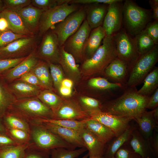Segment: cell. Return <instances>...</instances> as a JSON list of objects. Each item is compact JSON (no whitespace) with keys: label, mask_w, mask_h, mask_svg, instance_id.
Listing matches in <instances>:
<instances>
[{"label":"cell","mask_w":158,"mask_h":158,"mask_svg":"<svg viewBox=\"0 0 158 158\" xmlns=\"http://www.w3.org/2000/svg\"><path fill=\"white\" fill-rule=\"evenodd\" d=\"M85 120L78 121L67 119H42L36 121L34 123H47L78 131L85 128Z\"/></svg>","instance_id":"8d00e7d4"},{"label":"cell","mask_w":158,"mask_h":158,"mask_svg":"<svg viewBox=\"0 0 158 158\" xmlns=\"http://www.w3.org/2000/svg\"><path fill=\"white\" fill-rule=\"evenodd\" d=\"M117 57L113 36H106L102 44L90 58L84 60L80 67L82 76L90 77L102 74L107 66Z\"/></svg>","instance_id":"7a4b0ae2"},{"label":"cell","mask_w":158,"mask_h":158,"mask_svg":"<svg viewBox=\"0 0 158 158\" xmlns=\"http://www.w3.org/2000/svg\"><path fill=\"white\" fill-rule=\"evenodd\" d=\"M89 156V155L88 153L85 154L83 157L81 158H88Z\"/></svg>","instance_id":"03108f58"},{"label":"cell","mask_w":158,"mask_h":158,"mask_svg":"<svg viewBox=\"0 0 158 158\" xmlns=\"http://www.w3.org/2000/svg\"><path fill=\"white\" fill-rule=\"evenodd\" d=\"M18 145L6 133H0V148Z\"/></svg>","instance_id":"f5cc1de1"},{"label":"cell","mask_w":158,"mask_h":158,"mask_svg":"<svg viewBox=\"0 0 158 158\" xmlns=\"http://www.w3.org/2000/svg\"><path fill=\"white\" fill-rule=\"evenodd\" d=\"M122 1L118 0L109 5L102 26L106 36H113L121 29L123 21Z\"/></svg>","instance_id":"9a60e30c"},{"label":"cell","mask_w":158,"mask_h":158,"mask_svg":"<svg viewBox=\"0 0 158 158\" xmlns=\"http://www.w3.org/2000/svg\"><path fill=\"white\" fill-rule=\"evenodd\" d=\"M7 133L18 145L30 142V134L23 130L16 129L6 128Z\"/></svg>","instance_id":"b9f144b4"},{"label":"cell","mask_w":158,"mask_h":158,"mask_svg":"<svg viewBox=\"0 0 158 158\" xmlns=\"http://www.w3.org/2000/svg\"><path fill=\"white\" fill-rule=\"evenodd\" d=\"M149 4L152 11V18L158 20V0H150Z\"/></svg>","instance_id":"9f6ffc18"},{"label":"cell","mask_w":158,"mask_h":158,"mask_svg":"<svg viewBox=\"0 0 158 158\" xmlns=\"http://www.w3.org/2000/svg\"><path fill=\"white\" fill-rule=\"evenodd\" d=\"M5 18L8 21L10 30L17 34L28 36H34L26 28L19 15L16 12L7 9L0 13V17Z\"/></svg>","instance_id":"f1b7e54d"},{"label":"cell","mask_w":158,"mask_h":158,"mask_svg":"<svg viewBox=\"0 0 158 158\" xmlns=\"http://www.w3.org/2000/svg\"><path fill=\"white\" fill-rule=\"evenodd\" d=\"M148 141L154 158H158V128L154 131Z\"/></svg>","instance_id":"816d5d0a"},{"label":"cell","mask_w":158,"mask_h":158,"mask_svg":"<svg viewBox=\"0 0 158 158\" xmlns=\"http://www.w3.org/2000/svg\"><path fill=\"white\" fill-rule=\"evenodd\" d=\"M36 48L20 63L1 74L8 84L30 72L37 63L39 59L36 56Z\"/></svg>","instance_id":"e0dca14e"},{"label":"cell","mask_w":158,"mask_h":158,"mask_svg":"<svg viewBox=\"0 0 158 158\" xmlns=\"http://www.w3.org/2000/svg\"><path fill=\"white\" fill-rule=\"evenodd\" d=\"M0 133H6V128L4 124L2 118L0 117Z\"/></svg>","instance_id":"94428289"},{"label":"cell","mask_w":158,"mask_h":158,"mask_svg":"<svg viewBox=\"0 0 158 158\" xmlns=\"http://www.w3.org/2000/svg\"><path fill=\"white\" fill-rule=\"evenodd\" d=\"M77 100L82 108L89 115L92 112L101 111L103 103L98 99L91 97L82 96Z\"/></svg>","instance_id":"ab89813d"},{"label":"cell","mask_w":158,"mask_h":158,"mask_svg":"<svg viewBox=\"0 0 158 158\" xmlns=\"http://www.w3.org/2000/svg\"><path fill=\"white\" fill-rule=\"evenodd\" d=\"M40 123H41L47 128L63 140L76 148H85L78 131L48 123L42 122Z\"/></svg>","instance_id":"603a6c76"},{"label":"cell","mask_w":158,"mask_h":158,"mask_svg":"<svg viewBox=\"0 0 158 158\" xmlns=\"http://www.w3.org/2000/svg\"><path fill=\"white\" fill-rule=\"evenodd\" d=\"M89 158H104L103 156H89Z\"/></svg>","instance_id":"e7e4bbea"},{"label":"cell","mask_w":158,"mask_h":158,"mask_svg":"<svg viewBox=\"0 0 158 158\" xmlns=\"http://www.w3.org/2000/svg\"><path fill=\"white\" fill-rule=\"evenodd\" d=\"M6 9L16 12L31 4L32 0H3Z\"/></svg>","instance_id":"ee69618b"},{"label":"cell","mask_w":158,"mask_h":158,"mask_svg":"<svg viewBox=\"0 0 158 158\" xmlns=\"http://www.w3.org/2000/svg\"><path fill=\"white\" fill-rule=\"evenodd\" d=\"M52 79L53 87L55 91L58 92L63 80L65 77L63 70L59 64L48 63Z\"/></svg>","instance_id":"60d3db41"},{"label":"cell","mask_w":158,"mask_h":158,"mask_svg":"<svg viewBox=\"0 0 158 158\" xmlns=\"http://www.w3.org/2000/svg\"><path fill=\"white\" fill-rule=\"evenodd\" d=\"M27 56L17 59H0V75L17 66Z\"/></svg>","instance_id":"c3c4849f"},{"label":"cell","mask_w":158,"mask_h":158,"mask_svg":"<svg viewBox=\"0 0 158 158\" xmlns=\"http://www.w3.org/2000/svg\"><path fill=\"white\" fill-rule=\"evenodd\" d=\"M158 61V44L147 53L140 55L131 69L126 86L136 87L143 81Z\"/></svg>","instance_id":"8992f818"},{"label":"cell","mask_w":158,"mask_h":158,"mask_svg":"<svg viewBox=\"0 0 158 158\" xmlns=\"http://www.w3.org/2000/svg\"><path fill=\"white\" fill-rule=\"evenodd\" d=\"M29 124L31 147L47 151L59 147L75 149V147L63 140L41 123Z\"/></svg>","instance_id":"5b68a950"},{"label":"cell","mask_w":158,"mask_h":158,"mask_svg":"<svg viewBox=\"0 0 158 158\" xmlns=\"http://www.w3.org/2000/svg\"><path fill=\"white\" fill-rule=\"evenodd\" d=\"M144 30L153 40L155 45L158 44V20L150 21Z\"/></svg>","instance_id":"681fc988"},{"label":"cell","mask_w":158,"mask_h":158,"mask_svg":"<svg viewBox=\"0 0 158 158\" xmlns=\"http://www.w3.org/2000/svg\"><path fill=\"white\" fill-rule=\"evenodd\" d=\"M133 38L140 55L149 51L155 45L144 29L135 36Z\"/></svg>","instance_id":"d590c367"},{"label":"cell","mask_w":158,"mask_h":158,"mask_svg":"<svg viewBox=\"0 0 158 158\" xmlns=\"http://www.w3.org/2000/svg\"><path fill=\"white\" fill-rule=\"evenodd\" d=\"M5 9L3 0H0V13Z\"/></svg>","instance_id":"be15d7a7"},{"label":"cell","mask_w":158,"mask_h":158,"mask_svg":"<svg viewBox=\"0 0 158 158\" xmlns=\"http://www.w3.org/2000/svg\"><path fill=\"white\" fill-rule=\"evenodd\" d=\"M89 156H103L106 148L103 143L93 133L86 128L78 131Z\"/></svg>","instance_id":"7402d4cb"},{"label":"cell","mask_w":158,"mask_h":158,"mask_svg":"<svg viewBox=\"0 0 158 158\" xmlns=\"http://www.w3.org/2000/svg\"><path fill=\"white\" fill-rule=\"evenodd\" d=\"M106 36L102 26L91 30L84 48V61L92 56L100 46Z\"/></svg>","instance_id":"4316f807"},{"label":"cell","mask_w":158,"mask_h":158,"mask_svg":"<svg viewBox=\"0 0 158 158\" xmlns=\"http://www.w3.org/2000/svg\"><path fill=\"white\" fill-rule=\"evenodd\" d=\"M140 158H141V157ZM150 158H154L153 157H150Z\"/></svg>","instance_id":"003e7915"},{"label":"cell","mask_w":158,"mask_h":158,"mask_svg":"<svg viewBox=\"0 0 158 158\" xmlns=\"http://www.w3.org/2000/svg\"><path fill=\"white\" fill-rule=\"evenodd\" d=\"M134 120L138 124L140 133L148 141L154 130L158 128V122L153 117L152 110L145 111Z\"/></svg>","instance_id":"d4e9b609"},{"label":"cell","mask_w":158,"mask_h":158,"mask_svg":"<svg viewBox=\"0 0 158 158\" xmlns=\"http://www.w3.org/2000/svg\"><path fill=\"white\" fill-rule=\"evenodd\" d=\"M10 89L8 84L0 75V117H2L17 100Z\"/></svg>","instance_id":"4dcf8cb0"},{"label":"cell","mask_w":158,"mask_h":158,"mask_svg":"<svg viewBox=\"0 0 158 158\" xmlns=\"http://www.w3.org/2000/svg\"><path fill=\"white\" fill-rule=\"evenodd\" d=\"M29 37L17 34L9 30L0 33V48L4 47L17 39Z\"/></svg>","instance_id":"f6af8a7d"},{"label":"cell","mask_w":158,"mask_h":158,"mask_svg":"<svg viewBox=\"0 0 158 158\" xmlns=\"http://www.w3.org/2000/svg\"><path fill=\"white\" fill-rule=\"evenodd\" d=\"M44 11L31 4L17 12L27 29L35 35H37L40 20Z\"/></svg>","instance_id":"ffe728a7"},{"label":"cell","mask_w":158,"mask_h":158,"mask_svg":"<svg viewBox=\"0 0 158 158\" xmlns=\"http://www.w3.org/2000/svg\"><path fill=\"white\" fill-rule=\"evenodd\" d=\"M143 82V85L137 90V92L142 96L150 97L158 88V67H154L145 78Z\"/></svg>","instance_id":"d6a6232c"},{"label":"cell","mask_w":158,"mask_h":158,"mask_svg":"<svg viewBox=\"0 0 158 158\" xmlns=\"http://www.w3.org/2000/svg\"><path fill=\"white\" fill-rule=\"evenodd\" d=\"M128 144L141 158L153 157L148 141L142 135L137 128L132 132Z\"/></svg>","instance_id":"cb8c5ba5"},{"label":"cell","mask_w":158,"mask_h":158,"mask_svg":"<svg viewBox=\"0 0 158 158\" xmlns=\"http://www.w3.org/2000/svg\"><path fill=\"white\" fill-rule=\"evenodd\" d=\"M153 111V115L155 120L158 122V107H157Z\"/></svg>","instance_id":"6125c7cd"},{"label":"cell","mask_w":158,"mask_h":158,"mask_svg":"<svg viewBox=\"0 0 158 158\" xmlns=\"http://www.w3.org/2000/svg\"><path fill=\"white\" fill-rule=\"evenodd\" d=\"M158 107V88L150 96L147 102L146 109L152 110Z\"/></svg>","instance_id":"11a10c76"},{"label":"cell","mask_w":158,"mask_h":158,"mask_svg":"<svg viewBox=\"0 0 158 158\" xmlns=\"http://www.w3.org/2000/svg\"><path fill=\"white\" fill-rule=\"evenodd\" d=\"M60 47L56 35L50 29L42 37L36 50V56L38 59L47 63L59 64Z\"/></svg>","instance_id":"7c38bea8"},{"label":"cell","mask_w":158,"mask_h":158,"mask_svg":"<svg viewBox=\"0 0 158 158\" xmlns=\"http://www.w3.org/2000/svg\"><path fill=\"white\" fill-rule=\"evenodd\" d=\"M150 97L138 94L136 87H127L121 95L102 104L101 111L134 120L146 111Z\"/></svg>","instance_id":"6da1fadb"},{"label":"cell","mask_w":158,"mask_h":158,"mask_svg":"<svg viewBox=\"0 0 158 158\" xmlns=\"http://www.w3.org/2000/svg\"><path fill=\"white\" fill-rule=\"evenodd\" d=\"M49 151H44L30 146L25 150L22 158H50Z\"/></svg>","instance_id":"7dc6e473"},{"label":"cell","mask_w":158,"mask_h":158,"mask_svg":"<svg viewBox=\"0 0 158 158\" xmlns=\"http://www.w3.org/2000/svg\"><path fill=\"white\" fill-rule=\"evenodd\" d=\"M90 118L97 120L111 129L115 136H118L124 132L130 126L131 118L116 116L101 111L89 114Z\"/></svg>","instance_id":"4fadbf2b"},{"label":"cell","mask_w":158,"mask_h":158,"mask_svg":"<svg viewBox=\"0 0 158 158\" xmlns=\"http://www.w3.org/2000/svg\"><path fill=\"white\" fill-rule=\"evenodd\" d=\"M63 97L62 103L53 113L52 119L81 121L90 118L88 114L81 107L77 99Z\"/></svg>","instance_id":"5bb4252c"},{"label":"cell","mask_w":158,"mask_h":158,"mask_svg":"<svg viewBox=\"0 0 158 158\" xmlns=\"http://www.w3.org/2000/svg\"><path fill=\"white\" fill-rule=\"evenodd\" d=\"M74 84L72 80L68 78H65L63 80L61 86L72 88Z\"/></svg>","instance_id":"91938a15"},{"label":"cell","mask_w":158,"mask_h":158,"mask_svg":"<svg viewBox=\"0 0 158 158\" xmlns=\"http://www.w3.org/2000/svg\"><path fill=\"white\" fill-rule=\"evenodd\" d=\"M87 85L94 92L93 98L97 99L104 94L107 95L108 97H112L115 93L120 90H124L127 87L121 84L111 82L105 78L100 77L90 78Z\"/></svg>","instance_id":"2e32d148"},{"label":"cell","mask_w":158,"mask_h":158,"mask_svg":"<svg viewBox=\"0 0 158 158\" xmlns=\"http://www.w3.org/2000/svg\"><path fill=\"white\" fill-rule=\"evenodd\" d=\"M18 80L25 81L31 85L39 87L43 90L45 89L37 77L30 71L23 75Z\"/></svg>","instance_id":"f907efd6"},{"label":"cell","mask_w":158,"mask_h":158,"mask_svg":"<svg viewBox=\"0 0 158 158\" xmlns=\"http://www.w3.org/2000/svg\"><path fill=\"white\" fill-rule=\"evenodd\" d=\"M72 88L61 86L58 92L62 95L61 97L64 98H68L72 94Z\"/></svg>","instance_id":"6f0895ef"},{"label":"cell","mask_w":158,"mask_h":158,"mask_svg":"<svg viewBox=\"0 0 158 158\" xmlns=\"http://www.w3.org/2000/svg\"><path fill=\"white\" fill-rule=\"evenodd\" d=\"M86 16L85 6H81L78 10L69 15L50 29L56 35L60 47L78 30L85 19Z\"/></svg>","instance_id":"9c48e42d"},{"label":"cell","mask_w":158,"mask_h":158,"mask_svg":"<svg viewBox=\"0 0 158 158\" xmlns=\"http://www.w3.org/2000/svg\"><path fill=\"white\" fill-rule=\"evenodd\" d=\"M109 5L93 3L85 6L86 12L85 19L91 30L102 26Z\"/></svg>","instance_id":"44dd1931"},{"label":"cell","mask_w":158,"mask_h":158,"mask_svg":"<svg viewBox=\"0 0 158 158\" xmlns=\"http://www.w3.org/2000/svg\"><path fill=\"white\" fill-rule=\"evenodd\" d=\"M81 6L78 4L65 3L43 11L40 20L38 36L42 37L54 26L78 10Z\"/></svg>","instance_id":"ba28073f"},{"label":"cell","mask_w":158,"mask_h":158,"mask_svg":"<svg viewBox=\"0 0 158 158\" xmlns=\"http://www.w3.org/2000/svg\"><path fill=\"white\" fill-rule=\"evenodd\" d=\"M8 85L17 99L37 97L43 90L39 87L18 79L8 84Z\"/></svg>","instance_id":"484cf974"},{"label":"cell","mask_w":158,"mask_h":158,"mask_svg":"<svg viewBox=\"0 0 158 158\" xmlns=\"http://www.w3.org/2000/svg\"><path fill=\"white\" fill-rule=\"evenodd\" d=\"M71 0H32L31 4L34 7L45 11L57 6L69 3Z\"/></svg>","instance_id":"7bdbcfd3"},{"label":"cell","mask_w":158,"mask_h":158,"mask_svg":"<svg viewBox=\"0 0 158 158\" xmlns=\"http://www.w3.org/2000/svg\"><path fill=\"white\" fill-rule=\"evenodd\" d=\"M37 97L50 109L53 113L59 108L63 101L62 97L57 95L54 91L49 89L42 90Z\"/></svg>","instance_id":"836d02e7"},{"label":"cell","mask_w":158,"mask_h":158,"mask_svg":"<svg viewBox=\"0 0 158 158\" xmlns=\"http://www.w3.org/2000/svg\"><path fill=\"white\" fill-rule=\"evenodd\" d=\"M134 126H131L120 135L115 137L107 145L103 156L104 158H114L117 151L122 145L128 143L133 130L136 128Z\"/></svg>","instance_id":"f546056e"},{"label":"cell","mask_w":158,"mask_h":158,"mask_svg":"<svg viewBox=\"0 0 158 158\" xmlns=\"http://www.w3.org/2000/svg\"><path fill=\"white\" fill-rule=\"evenodd\" d=\"M40 38L37 35L16 40L0 48V59H17L26 57L37 47Z\"/></svg>","instance_id":"30bf717a"},{"label":"cell","mask_w":158,"mask_h":158,"mask_svg":"<svg viewBox=\"0 0 158 158\" xmlns=\"http://www.w3.org/2000/svg\"><path fill=\"white\" fill-rule=\"evenodd\" d=\"M117 58L125 63L129 73L140 55L133 38L121 29L113 35Z\"/></svg>","instance_id":"52a82bcc"},{"label":"cell","mask_w":158,"mask_h":158,"mask_svg":"<svg viewBox=\"0 0 158 158\" xmlns=\"http://www.w3.org/2000/svg\"><path fill=\"white\" fill-rule=\"evenodd\" d=\"M9 30H11L10 28L7 20L4 17H0V33Z\"/></svg>","instance_id":"680465c9"},{"label":"cell","mask_w":158,"mask_h":158,"mask_svg":"<svg viewBox=\"0 0 158 158\" xmlns=\"http://www.w3.org/2000/svg\"><path fill=\"white\" fill-rule=\"evenodd\" d=\"M91 30L85 19L78 30L63 45L64 50L74 57L77 63H82L84 61V48Z\"/></svg>","instance_id":"8fae6325"},{"label":"cell","mask_w":158,"mask_h":158,"mask_svg":"<svg viewBox=\"0 0 158 158\" xmlns=\"http://www.w3.org/2000/svg\"><path fill=\"white\" fill-rule=\"evenodd\" d=\"M85 128L106 145L116 137L113 131L99 121L90 118L85 120Z\"/></svg>","instance_id":"83f0119b"},{"label":"cell","mask_w":158,"mask_h":158,"mask_svg":"<svg viewBox=\"0 0 158 158\" xmlns=\"http://www.w3.org/2000/svg\"><path fill=\"white\" fill-rule=\"evenodd\" d=\"M102 74L111 82L126 86L129 72L126 64L117 57L106 68Z\"/></svg>","instance_id":"ac0fdd59"},{"label":"cell","mask_w":158,"mask_h":158,"mask_svg":"<svg viewBox=\"0 0 158 158\" xmlns=\"http://www.w3.org/2000/svg\"><path fill=\"white\" fill-rule=\"evenodd\" d=\"M122 13L127 32L134 36L143 30L152 18L150 10L142 8L131 0L124 1L122 4Z\"/></svg>","instance_id":"277c9868"},{"label":"cell","mask_w":158,"mask_h":158,"mask_svg":"<svg viewBox=\"0 0 158 158\" xmlns=\"http://www.w3.org/2000/svg\"><path fill=\"white\" fill-rule=\"evenodd\" d=\"M2 118L6 128L20 129L30 133V124L18 116L8 112Z\"/></svg>","instance_id":"e575fe53"},{"label":"cell","mask_w":158,"mask_h":158,"mask_svg":"<svg viewBox=\"0 0 158 158\" xmlns=\"http://www.w3.org/2000/svg\"><path fill=\"white\" fill-rule=\"evenodd\" d=\"M60 56L59 64L62 68L65 75L77 84L81 78L80 67L74 57L66 51L63 46L60 47Z\"/></svg>","instance_id":"d6986e66"},{"label":"cell","mask_w":158,"mask_h":158,"mask_svg":"<svg viewBox=\"0 0 158 158\" xmlns=\"http://www.w3.org/2000/svg\"><path fill=\"white\" fill-rule=\"evenodd\" d=\"M118 0H71L69 3L79 4H89L93 3H101L110 4Z\"/></svg>","instance_id":"db71d44e"},{"label":"cell","mask_w":158,"mask_h":158,"mask_svg":"<svg viewBox=\"0 0 158 158\" xmlns=\"http://www.w3.org/2000/svg\"><path fill=\"white\" fill-rule=\"evenodd\" d=\"M87 150L85 147L77 150L59 147L50 150L51 158H76Z\"/></svg>","instance_id":"f35d334b"},{"label":"cell","mask_w":158,"mask_h":158,"mask_svg":"<svg viewBox=\"0 0 158 158\" xmlns=\"http://www.w3.org/2000/svg\"><path fill=\"white\" fill-rule=\"evenodd\" d=\"M140 156L135 152L128 143L121 147L115 153L114 158H140Z\"/></svg>","instance_id":"bcb514c9"},{"label":"cell","mask_w":158,"mask_h":158,"mask_svg":"<svg viewBox=\"0 0 158 158\" xmlns=\"http://www.w3.org/2000/svg\"><path fill=\"white\" fill-rule=\"evenodd\" d=\"M8 112L18 116L29 123L40 119H53V111L37 97L17 99Z\"/></svg>","instance_id":"3957f363"},{"label":"cell","mask_w":158,"mask_h":158,"mask_svg":"<svg viewBox=\"0 0 158 158\" xmlns=\"http://www.w3.org/2000/svg\"><path fill=\"white\" fill-rule=\"evenodd\" d=\"M30 71L37 77L45 89L50 90L55 92L47 62L39 59Z\"/></svg>","instance_id":"1f68e13d"},{"label":"cell","mask_w":158,"mask_h":158,"mask_svg":"<svg viewBox=\"0 0 158 158\" xmlns=\"http://www.w3.org/2000/svg\"><path fill=\"white\" fill-rule=\"evenodd\" d=\"M31 145L30 142L0 148V158H22L25 150Z\"/></svg>","instance_id":"74e56055"}]
</instances>
